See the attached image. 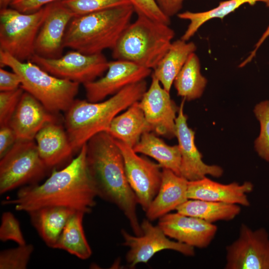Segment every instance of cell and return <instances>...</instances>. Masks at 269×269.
<instances>
[{
	"label": "cell",
	"mask_w": 269,
	"mask_h": 269,
	"mask_svg": "<svg viewBox=\"0 0 269 269\" xmlns=\"http://www.w3.org/2000/svg\"><path fill=\"white\" fill-rule=\"evenodd\" d=\"M98 197L86 161V143L64 167L53 169L45 181L21 187L14 198L1 202L18 211L29 212L48 206L90 213Z\"/></svg>",
	"instance_id": "1"
},
{
	"label": "cell",
	"mask_w": 269,
	"mask_h": 269,
	"mask_svg": "<svg viewBox=\"0 0 269 269\" xmlns=\"http://www.w3.org/2000/svg\"><path fill=\"white\" fill-rule=\"evenodd\" d=\"M86 161L98 197L119 208L134 235H140L137 198L128 181L123 157L115 139L106 132L92 137L86 143Z\"/></svg>",
	"instance_id": "2"
},
{
	"label": "cell",
	"mask_w": 269,
	"mask_h": 269,
	"mask_svg": "<svg viewBox=\"0 0 269 269\" xmlns=\"http://www.w3.org/2000/svg\"><path fill=\"white\" fill-rule=\"evenodd\" d=\"M147 89L143 80L126 87L105 101L75 99L64 117L65 129L74 152L79 151L96 134L107 132L113 119L139 101Z\"/></svg>",
	"instance_id": "3"
},
{
	"label": "cell",
	"mask_w": 269,
	"mask_h": 269,
	"mask_svg": "<svg viewBox=\"0 0 269 269\" xmlns=\"http://www.w3.org/2000/svg\"><path fill=\"white\" fill-rule=\"evenodd\" d=\"M134 12L131 4L74 16L64 39V47L85 54L112 49L131 23Z\"/></svg>",
	"instance_id": "4"
},
{
	"label": "cell",
	"mask_w": 269,
	"mask_h": 269,
	"mask_svg": "<svg viewBox=\"0 0 269 269\" xmlns=\"http://www.w3.org/2000/svg\"><path fill=\"white\" fill-rule=\"evenodd\" d=\"M137 15L112 49V56L153 70L170 47L175 32L167 24Z\"/></svg>",
	"instance_id": "5"
},
{
	"label": "cell",
	"mask_w": 269,
	"mask_h": 269,
	"mask_svg": "<svg viewBox=\"0 0 269 269\" xmlns=\"http://www.w3.org/2000/svg\"><path fill=\"white\" fill-rule=\"evenodd\" d=\"M0 65L17 74L21 81L20 87L54 114L66 112L75 100L78 83L55 77L30 60L19 61L1 50Z\"/></svg>",
	"instance_id": "6"
},
{
	"label": "cell",
	"mask_w": 269,
	"mask_h": 269,
	"mask_svg": "<svg viewBox=\"0 0 269 269\" xmlns=\"http://www.w3.org/2000/svg\"><path fill=\"white\" fill-rule=\"evenodd\" d=\"M48 4L24 13L10 7L0 10V50L20 61L31 59L39 30L47 15Z\"/></svg>",
	"instance_id": "7"
},
{
	"label": "cell",
	"mask_w": 269,
	"mask_h": 269,
	"mask_svg": "<svg viewBox=\"0 0 269 269\" xmlns=\"http://www.w3.org/2000/svg\"><path fill=\"white\" fill-rule=\"evenodd\" d=\"M0 159V194L26 184H37L48 169L34 140H16Z\"/></svg>",
	"instance_id": "8"
},
{
	"label": "cell",
	"mask_w": 269,
	"mask_h": 269,
	"mask_svg": "<svg viewBox=\"0 0 269 269\" xmlns=\"http://www.w3.org/2000/svg\"><path fill=\"white\" fill-rule=\"evenodd\" d=\"M30 61L55 77L83 84L102 76L109 63L102 53L85 54L74 50L56 58L34 54Z\"/></svg>",
	"instance_id": "9"
},
{
	"label": "cell",
	"mask_w": 269,
	"mask_h": 269,
	"mask_svg": "<svg viewBox=\"0 0 269 269\" xmlns=\"http://www.w3.org/2000/svg\"><path fill=\"white\" fill-rule=\"evenodd\" d=\"M140 226L142 234L139 236L130 235L124 229L121 231L123 245L130 249L126 260L130 268L147 263L156 253L164 250L175 251L186 256L195 255L194 248L169 239L158 225H153L148 219H143Z\"/></svg>",
	"instance_id": "10"
},
{
	"label": "cell",
	"mask_w": 269,
	"mask_h": 269,
	"mask_svg": "<svg viewBox=\"0 0 269 269\" xmlns=\"http://www.w3.org/2000/svg\"><path fill=\"white\" fill-rule=\"evenodd\" d=\"M115 140L123 157L129 183L138 204L145 212L159 189L162 168L158 163L139 156L133 147L125 143Z\"/></svg>",
	"instance_id": "11"
},
{
	"label": "cell",
	"mask_w": 269,
	"mask_h": 269,
	"mask_svg": "<svg viewBox=\"0 0 269 269\" xmlns=\"http://www.w3.org/2000/svg\"><path fill=\"white\" fill-rule=\"evenodd\" d=\"M238 238L226 247V269H269V235L242 223Z\"/></svg>",
	"instance_id": "12"
},
{
	"label": "cell",
	"mask_w": 269,
	"mask_h": 269,
	"mask_svg": "<svg viewBox=\"0 0 269 269\" xmlns=\"http://www.w3.org/2000/svg\"><path fill=\"white\" fill-rule=\"evenodd\" d=\"M152 70L124 60L109 61L106 74L101 78L83 84L87 100L91 102L103 101L126 87L145 80Z\"/></svg>",
	"instance_id": "13"
},
{
	"label": "cell",
	"mask_w": 269,
	"mask_h": 269,
	"mask_svg": "<svg viewBox=\"0 0 269 269\" xmlns=\"http://www.w3.org/2000/svg\"><path fill=\"white\" fill-rule=\"evenodd\" d=\"M185 100L179 107L175 120V136L181 155L180 176L188 181L201 179L207 175L219 177L223 170L216 165H208L202 159V155L195 143V132L189 128L187 117L183 112Z\"/></svg>",
	"instance_id": "14"
},
{
	"label": "cell",
	"mask_w": 269,
	"mask_h": 269,
	"mask_svg": "<svg viewBox=\"0 0 269 269\" xmlns=\"http://www.w3.org/2000/svg\"><path fill=\"white\" fill-rule=\"evenodd\" d=\"M139 104L152 132L169 139L175 136L179 108L154 76L151 75L150 85Z\"/></svg>",
	"instance_id": "15"
},
{
	"label": "cell",
	"mask_w": 269,
	"mask_h": 269,
	"mask_svg": "<svg viewBox=\"0 0 269 269\" xmlns=\"http://www.w3.org/2000/svg\"><path fill=\"white\" fill-rule=\"evenodd\" d=\"M158 220V225L167 237L193 248H207L217 232L213 223L177 212L169 213Z\"/></svg>",
	"instance_id": "16"
},
{
	"label": "cell",
	"mask_w": 269,
	"mask_h": 269,
	"mask_svg": "<svg viewBox=\"0 0 269 269\" xmlns=\"http://www.w3.org/2000/svg\"><path fill=\"white\" fill-rule=\"evenodd\" d=\"M73 17L60 1L48 4L47 15L36 39L34 54L46 58L63 55L65 32Z\"/></svg>",
	"instance_id": "17"
},
{
	"label": "cell",
	"mask_w": 269,
	"mask_h": 269,
	"mask_svg": "<svg viewBox=\"0 0 269 269\" xmlns=\"http://www.w3.org/2000/svg\"><path fill=\"white\" fill-rule=\"evenodd\" d=\"M56 121L58 119L55 114L24 91L9 126L14 131L17 140H31L46 124Z\"/></svg>",
	"instance_id": "18"
},
{
	"label": "cell",
	"mask_w": 269,
	"mask_h": 269,
	"mask_svg": "<svg viewBox=\"0 0 269 269\" xmlns=\"http://www.w3.org/2000/svg\"><path fill=\"white\" fill-rule=\"evenodd\" d=\"M253 184L249 181L242 184L236 182L222 184L205 177L199 180L188 181L187 198L248 207L250 202L247 194L253 191Z\"/></svg>",
	"instance_id": "19"
},
{
	"label": "cell",
	"mask_w": 269,
	"mask_h": 269,
	"mask_svg": "<svg viewBox=\"0 0 269 269\" xmlns=\"http://www.w3.org/2000/svg\"><path fill=\"white\" fill-rule=\"evenodd\" d=\"M34 139L39 155L48 169L68 161L74 152L65 129L58 121L46 124Z\"/></svg>",
	"instance_id": "20"
},
{
	"label": "cell",
	"mask_w": 269,
	"mask_h": 269,
	"mask_svg": "<svg viewBox=\"0 0 269 269\" xmlns=\"http://www.w3.org/2000/svg\"><path fill=\"white\" fill-rule=\"evenodd\" d=\"M188 181L172 171L162 168V176L158 191L145 211L150 221L175 210L188 200Z\"/></svg>",
	"instance_id": "21"
},
{
	"label": "cell",
	"mask_w": 269,
	"mask_h": 269,
	"mask_svg": "<svg viewBox=\"0 0 269 269\" xmlns=\"http://www.w3.org/2000/svg\"><path fill=\"white\" fill-rule=\"evenodd\" d=\"M152 132L139 101L132 104L125 112L116 116L111 122L107 133L114 138L134 147L142 135Z\"/></svg>",
	"instance_id": "22"
},
{
	"label": "cell",
	"mask_w": 269,
	"mask_h": 269,
	"mask_svg": "<svg viewBox=\"0 0 269 269\" xmlns=\"http://www.w3.org/2000/svg\"><path fill=\"white\" fill-rule=\"evenodd\" d=\"M77 211L59 206H48L27 213L30 222L45 244L54 249L70 218Z\"/></svg>",
	"instance_id": "23"
},
{
	"label": "cell",
	"mask_w": 269,
	"mask_h": 269,
	"mask_svg": "<svg viewBox=\"0 0 269 269\" xmlns=\"http://www.w3.org/2000/svg\"><path fill=\"white\" fill-rule=\"evenodd\" d=\"M196 49V46L193 42H187L181 38L172 42L166 53L153 70L151 75L170 93L175 78L189 56L194 53Z\"/></svg>",
	"instance_id": "24"
},
{
	"label": "cell",
	"mask_w": 269,
	"mask_h": 269,
	"mask_svg": "<svg viewBox=\"0 0 269 269\" xmlns=\"http://www.w3.org/2000/svg\"><path fill=\"white\" fill-rule=\"evenodd\" d=\"M133 149L137 153L154 158L162 168L170 170L180 175L181 155L178 145H169L149 132L142 135Z\"/></svg>",
	"instance_id": "25"
},
{
	"label": "cell",
	"mask_w": 269,
	"mask_h": 269,
	"mask_svg": "<svg viewBox=\"0 0 269 269\" xmlns=\"http://www.w3.org/2000/svg\"><path fill=\"white\" fill-rule=\"evenodd\" d=\"M176 212L213 223L230 221L241 212L239 205L224 202L188 199L176 209Z\"/></svg>",
	"instance_id": "26"
},
{
	"label": "cell",
	"mask_w": 269,
	"mask_h": 269,
	"mask_svg": "<svg viewBox=\"0 0 269 269\" xmlns=\"http://www.w3.org/2000/svg\"><path fill=\"white\" fill-rule=\"evenodd\" d=\"M258 2H263L266 6L269 7V0H226L220 2L217 6L207 11H186L178 13L177 15L179 18L189 21L181 39L188 41L199 28L208 20L213 18L223 19L245 4L254 5Z\"/></svg>",
	"instance_id": "27"
},
{
	"label": "cell",
	"mask_w": 269,
	"mask_h": 269,
	"mask_svg": "<svg viewBox=\"0 0 269 269\" xmlns=\"http://www.w3.org/2000/svg\"><path fill=\"white\" fill-rule=\"evenodd\" d=\"M85 214L76 212L65 226L54 249L64 250L81 260L89 259L92 253L83 226Z\"/></svg>",
	"instance_id": "28"
},
{
	"label": "cell",
	"mask_w": 269,
	"mask_h": 269,
	"mask_svg": "<svg viewBox=\"0 0 269 269\" xmlns=\"http://www.w3.org/2000/svg\"><path fill=\"white\" fill-rule=\"evenodd\" d=\"M207 83L201 73L200 61L195 52L189 56L173 82L177 95L187 101L200 98Z\"/></svg>",
	"instance_id": "29"
},
{
	"label": "cell",
	"mask_w": 269,
	"mask_h": 269,
	"mask_svg": "<svg viewBox=\"0 0 269 269\" xmlns=\"http://www.w3.org/2000/svg\"><path fill=\"white\" fill-rule=\"evenodd\" d=\"M254 112L260 124V132L255 141V148L259 156L269 162V100L257 104Z\"/></svg>",
	"instance_id": "30"
},
{
	"label": "cell",
	"mask_w": 269,
	"mask_h": 269,
	"mask_svg": "<svg viewBox=\"0 0 269 269\" xmlns=\"http://www.w3.org/2000/svg\"><path fill=\"white\" fill-rule=\"evenodd\" d=\"M60 1L74 16L131 4L129 0H62Z\"/></svg>",
	"instance_id": "31"
},
{
	"label": "cell",
	"mask_w": 269,
	"mask_h": 269,
	"mask_svg": "<svg viewBox=\"0 0 269 269\" xmlns=\"http://www.w3.org/2000/svg\"><path fill=\"white\" fill-rule=\"evenodd\" d=\"M33 250L32 245L26 244L1 251L0 269H26Z\"/></svg>",
	"instance_id": "32"
},
{
	"label": "cell",
	"mask_w": 269,
	"mask_h": 269,
	"mask_svg": "<svg viewBox=\"0 0 269 269\" xmlns=\"http://www.w3.org/2000/svg\"><path fill=\"white\" fill-rule=\"evenodd\" d=\"M0 240L11 241L18 245L26 244V241L20 228L18 220L10 212H4L1 217Z\"/></svg>",
	"instance_id": "33"
},
{
	"label": "cell",
	"mask_w": 269,
	"mask_h": 269,
	"mask_svg": "<svg viewBox=\"0 0 269 269\" xmlns=\"http://www.w3.org/2000/svg\"><path fill=\"white\" fill-rule=\"evenodd\" d=\"M24 90L21 88L0 92V127L9 126Z\"/></svg>",
	"instance_id": "34"
},
{
	"label": "cell",
	"mask_w": 269,
	"mask_h": 269,
	"mask_svg": "<svg viewBox=\"0 0 269 269\" xmlns=\"http://www.w3.org/2000/svg\"><path fill=\"white\" fill-rule=\"evenodd\" d=\"M129 0L137 14L143 15L153 20L170 24V18L163 13L155 0Z\"/></svg>",
	"instance_id": "35"
},
{
	"label": "cell",
	"mask_w": 269,
	"mask_h": 269,
	"mask_svg": "<svg viewBox=\"0 0 269 269\" xmlns=\"http://www.w3.org/2000/svg\"><path fill=\"white\" fill-rule=\"evenodd\" d=\"M62 0H12L9 7L24 13L36 11L51 3Z\"/></svg>",
	"instance_id": "36"
},
{
	"label": "cell",
	"mask_w": 269,
	"mask_h": 269,
	"mask_svg": "<svg viewBox=\"0 0 269 269\" xmlns=\"http://www.w3.org/2000/svg\"><path fill=\"white\" fill-rule=\"evenodd\" d=\"M20 78L15 72H10L3 68L0 69V91H8L20 87Z\"/></svg>",
	"instance_id": "37"
},
{
	"label": "cell",
	"mask_w": 269,
	"mask_h": 269,
	"mask_svg": "<svg viewBox=\"0 0 269 269\" xmlns=\"http://www.w3.org/2000/svg\"><path fill=\"white\" fill-rule=\"evenodd\" d=\"M16 140L14 132L9 126L0 127V158L10 149Z\"/></svg>",
	"instance_id": "38"
},
{
	"label": "cell",
	"mask_w": 269,
	"mask_h": 269,
	"mask_svg": "<svg viewBox=\"0 0 269 269\" xmlns=\"http://www.w3.org/2000/svg\"><path fill=\"white\" fill-rule=\"evenodd\" d=\"M163 13L169 18L177 14L185 0H155Z\"/></svg>",
	"instance_id": "39"
},
{
	"label": "cell",
	"mask_w": 269,
	"mask_h": 269,
	"mask_svg": "<svg viewBox=\"0 0 269 269\" xmlns=\"http://www.w3.org/2000/svg\"><path fill=\"white\" fill-rule=\"evenodd\" d=\"M269 36V25L268 27L263 33L262 35L260 37V39L258 41L256 45H255L254 49L250 53V55L246 58L243 61H242L239 65V67H243L248 63L250 62L255 57L256 53L258 49L260 47L261 45L264 43L265 40Z\"/></svg>",
	"instance_id": "40"
},
{
	"label": "cell",
	"mask_w": 269,
	"mask_h": 269,
	"mask_svg": "<svg viewBox=\"0 0 269 269\" xmlns=\"http://www.w3.org/2000/svg\"><path fill=\"white\" fill-rule=\"evenodd\" d=\"M11 1L12 0H0V9L7 7Z\"/></svg>",
	"instance_id": "41"
}]
</instances>
